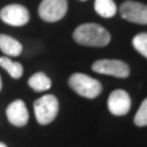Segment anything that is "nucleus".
I'll return each mask as SVG.
<instances>
[{
    "mask_svg": "<svg viewBox=\"0 0 147 147\" xmlns=\"http://www.w3.org/2000/svg\"><path fill=\"white\" fill-rule=\"evenodd\" d=\"M76 43L86 47H105L110 42V33L97 24H84L77 26L72 33Z\"/></svg>",
    "mask_w": 147,
    "mask_h": 147,
    "instance_id": "obj_1",
    "label": "nucleus"
},
{
    "mask_svg": "<svg viewBox=\"0 0 147 147\" xmlns=\"http://www.w3.org/2000/svg\"><path fill=\"white\" fill-rule=\"evenodd\" d=\"M69 85L77 94L90 99L98 97L100 92H102V85H100L99 81L80 72L74 74V75L70 76Z\"/></svg>",
    "mask_w": 147,
    "mask_h": 147,
    "instance_id": "obj_2",
    "label": "nucleus"
},
{
    "mask_svg": "<svg viewBox=\"0 0 147 147\" xmlns=\"http://www.w3.org/2000/svg\"><path fill=\"white\" fill-rule=\"evenodd\" d=\"M34 114L37 121L42 125L52 123L58 115L59 102L53 94H45L34 102Z\"/></svg>",
    "mask_w": 147,
    "mask_h": 147,
    "instance_id": "obj_3",
    "label": "nucleus"
},
{
    "mask_svg": "<svg viewBox=\"0 0 147 147\" xmlns=\"http://www.w3.org/2000/svg\"><path fill=\"white\" fill-rule=\"evenodd\" d=\"M67 0H42L38 7L39 17L45 22H58L66 15Z\"/></svg>",
    "mask_w": 147,
    "mask_h": 147,
    "instance_id": "obj_4",
    "label": "nucleus"
},
{
    "mask_svg": "<svg viewBox=\"0 0 147 147\" xmlns=\"http://www.w3.org/2000/svg\"><path fill=\"white\" fill-rule=\"evenodd\" d=\"M92 70L103 75H110L119 79H126L130 75V67L126 63L115 59H102L92 65Z\"/></svg>",
    "mask_w": 147,
    "mask_h": 147,
    "instance_id": "obj_5",
    "label": "nucleus"
},
{
    "mask_svg": "<svg viewBox=\"0 0 147 147\" xmlns=\"http://www.w3.org/2000/svg\"><path fill=\"white\" fill-rule=\"evenodd\" d=\"M0 18L6 25L21 27L30 21V12L25 6L20 5V4H10L0 10Z\"/></svg>",
    "mask_w": 147,
    "mask_h": 147,
    "instance_id": "obj_6",
    "label": "nucleus"
},
{
    "mask_svg": "<svg viewBox=\"0 0 147 147\" xmlns=\"http://www.w3.org/2000/svg\"><path fill=\"white\" fill-rule=\"evenodd\" d=\"M120 15L125 21L137 25H147V5L139 1L123 3L120 6Z\"/></svg>",
    "mask_w": 147,
    "mask_h": 147,
    "instance_id": "obj_7",
    "label": "nucleus"
},
{
    "mask_svg": "<svg viewBox=\"0 0 147 147\" xmlns=\"http://www.w3.org/2000/svg\"><path fill=\"white\" fill-rule=\"evenodd\" d=\"M131 108V99L127 92L124 90H115L110 93L108 98V109L114 115L121 117L127 114Z\"/></svg>",
    "mask_w": 147,
    "mask_h": 147,
    "instance_id": "obj_8",
    "label": "nucleus"
},
{
    "mask_svg": "<svg viewBox=\"0 0 147 147\" xmlns=\"http://www.w3.org/2000/svg\"><path fill=\"white\" fill-rule=\"evenodd\" d=\"M6 117L13 126H25L28 121V110L24 100L16 99L6 108Z\"/></svg>",
    "mask_w": 147,
    "mask_h": 147,
    "instance_id": "obj_9",
    "label": "nucleus"
},
{
    "mask_svg": "<svg viewBox=\"0 0 147 147\" xmlns=\"http://www.w3.org/2000/svg\"><path fill=\"white\" fill-rule=\"evenodd\" d=\"M0 50L6 57H18L22 53V44L7 34H0Z\"/></svg>",
    "mask_w": 147,
    "mask_h": 147,
    "instance_id": "obj_10",
    "label": "nucleus"
},
{
    "mask_svg": "<svg viewBox=\"0 0 147 147\" xmlns=\"http://www.w3.org/2000/svg\"><path fill=\"white\" fill-rule=\"evenodd\" d=\"M28 86L36 92H43L52 87V81L44 72H36L30 77Z\"/></svg>",
    "mask_w": 147,
    "mask_h": 147,
    "instance_id": "obj_11",
    "label": "nucleus"
},
{
    "mask_svg": "<svg viewBox=\"0 0 147 147\" xmlns=\"http://www.w3.org/2000/svg\"><path fill=\"white\" fill-rule=\"evenodd\" d=\"M94 10L100 17L110 18L118 11V7L113 0H94Z\"/></svg>",
    "mask_w": 147,
    "mask_h": 147,
    "instance_id": "obj_12",
    "label": "nucleus"
},
{
    "mask_svg": "<svg viewBox=\"0 0 147 147\" xmlns=\"http://www.w3.org/2000/svg\"><path fill=\"white\" fill-rule=\"evenodd\" d=\"M0 66L5 70L12 79H20L24 75V66L20 63L11 60L9 57H0Z\"/></svg>",
    "mask_w": 147,
    "mask_h": 147,
    "instance_id": "obj_13",
    "label": "nucleus"
},
{
    "mask_svg": "<svg viewBox=\"0 0 147 147\" xmlns=\"http://www.w3.org/2000/svg\"><path fill=\"white\" fill-rule=\"evenodd\" d=\"M132 45L141 55L147 59V33H139L132 38Z\"/></svg>",
    "mask_w": 147,
    "mask_h": 147,
    "instance_id": "obj_14",
    "label": "nucleus"
},
{
    "mask_svg": "<svg viewBox=\"0 0 147 147\" xmlns=\"http://www.w3.org/2000/svg\"><path fill=\"white\" fill-rule=\"evenodd\" d=\"M134 123L137 126H146L147 125V98L141 103L140 108L134 118Z\"/></svg>",
    "mask_w": 147,
    "mask_h": 147,
    "instance_id": "obj_15",
    "label": "nucleus"
},
{
    "mask_svg": "<svg viewBox=\"0 0 147 147\" xmlns=\"http://www.w3.org/2000/svg\"><path fill=\"white\" fill-rule=\"evenodd\" d=\"M0 147H6V145L3 144V142H0Z\"/></svg>",
    "mask_w": 147,
    "mask_h": 147,
    "instance_id": "obj_16",
    "label": "nucleus"
},
{
    "mask_svg": "<svg viewBox=\"0 0 147 147\" xmlns=\"http://www.w3.org/2000/svg\"><path fill=\"white\" fill-rule=\"evenodd\" d=\"M1 87H3V84H1V77H0V91H1Z\"/></svg>",
    "mask_w": 147,
    "mask_h": 147,
    "instance_id": "obj_17",
    "label": "nucleus"
},
{
    "mask_svg": "<svg viewBox=\"0 0 147 147\" xmlns=\"http://www.w3.org/2000/svg\"><path fill=\"white\" fill-rule=\"evenodd\" d=\"M81 1H86V0H81Z\"/></svg>",
    "mask_w": 147,
    "mask_h": 147,
    "instance_id": "obj_18",
    "label": "nucleus"
}]
</instances>
